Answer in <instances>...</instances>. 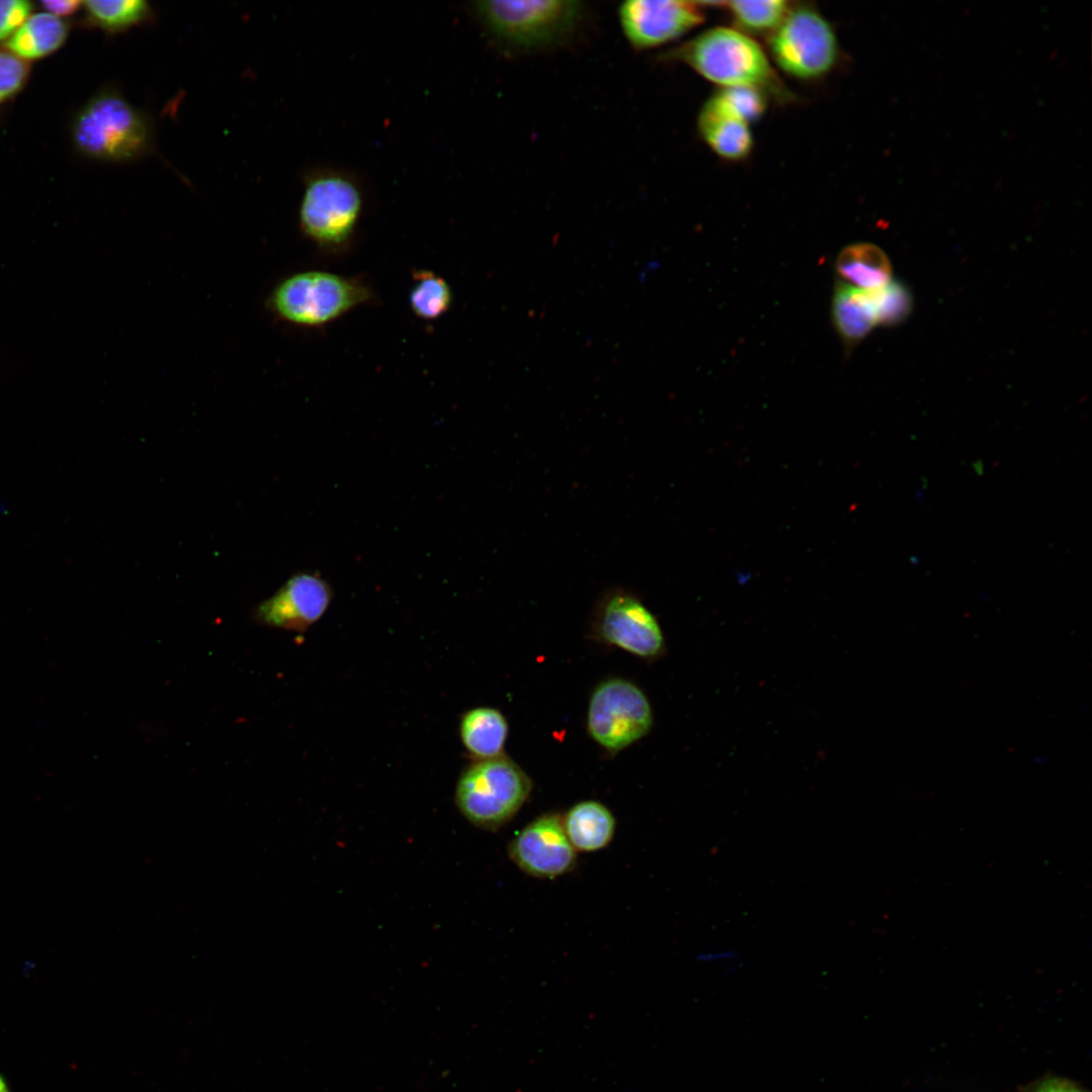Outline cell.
Instances as JSON below:
<instances>
[{"label": "cell", "mask_w": 1092, "mask_h": 1092, "mask_svg": "<svg viewBox=\"0 0 1092 1092\" xmlns=\"http://www.w3.org/2000/svg\"><path fill=\"white\" fill-rule=\"evenodd\" d=\"M471 9L487 35L510 53H534L572 36L582 20L580 1H475Z\"/></svg>", "instance_id": "1"}, {"label": "cell", "mask_w": 1092, "mask_h": 1092, "mask_svg": "<svg viewBox=\"0 0 1092 1092\" xmlns=\"http://www.w3.org/2000/svg\"><path fill=\"white\" fill-rule=\"evenodd\" d=\"M665 60L682 63L723 88L752 87L781 93L783 88L760 46L734 28L715 27L667 52Z\"/></svg>", "instance_id": "2"}, {"label": "cell", "mask_w": 1092, "mask_h": 1092, "mask_svg": "<svg viewBox=\"0 0 1092 1092\" xmlns=\"http://www.w3.org/2000/svg\"><path fill=\"white\" fill-rule=\"evenodd\" d=\"M364 205V190L356 177L336 169L312 171L304 178L300 230L316 246L340 250L355 236Z\"/></svg>", "instance_id": "3"}, {"label": "cell", "mask_w": 1092, "mask_h": 1092, "mask_svg": "<svg viewBox=\"0 0 1092 1092\" xmlns=\"http://www.w3.org/2000/svg\"><path fill=\"white\" fill-rule=\"evenodd\" d=\"M72 139L92 159L124 162L146 154L152 144L147 116L115 91L93 96L76 114Z\"/></svg>", "instance_id": "4"}, {"label": "cell", "mask_w": 1092, "mask_h": 1092, "mask_svg": "<svg viewBox=\"0 0 1092 1092\" xmlns=\"http://www.w3.org/2000/svg\"><path fill=\"white\" fill-rule=\"evenodd\" d=\"M533 789L529 776L505 754L473 760L461 772L455 804L473 825L495 830L520 811Z\"/></svg>", "instance_id": "5"}, {"label": "cell", "mask_w": 1092, "mask_h": 1092, "mask_svg": "<svg viewBox=\"0 0 1092 1092\" xmlns=\"http://www.w3.org/2000/svg\"><path fill=\"white\" fill-rule=\"evenodd\" d=\"M373 298L369 285L354 277L326 271L293 274L274 289L270 306L283 321L301 327H323Z\"/></svg>", "instance_id": "6"}, {"label": "cell", "mask_w": 1092, "mask_h": 1092, "mask_svg": "<svg viewBox=\"0 0 1092 1092\" xmlns=\"http://www.w3.org/2000/svg\"><path fill=\"white\" fill-rule=\"evenodd\" d=\"M769 51L788 75L814 80L829 73L836 63L838 44L828 20L815 8L799 5L789 9L770 33Z\"/></svg>", "instance_id": "7"}, {"label": "cell", "mask_w": 1092, "mask_h": 1092, "mask_svg": "<svg viewBox=\"0 0 1092 1092\" xmlns=\"http://www.w3.org/2000/svg\"><path fill=\"white\" fill-rule=\"evenodd\" d=\"M653 724L650 703L632 681L610 678L592 693L586 725L592 738L609 751H620L644 737Z\"/></svg>", "instance_id": "8"}, {"label": "cell", "mask_w": 1092, "mask_h": 1092, "mask_svg": "<svg viewBox=\"0 0 1092 1092\" xmlns=\"http://www.w3.org/2000/svg\"><path fill=\"white\" fill-rule=\"evenodd\" d=\"M622 31L638 51L674 40L703 22L700 2L675 0H628L619 6Z\"/></svg>", "instance_id": "9"}, {"label": "cell", "mask_w": 1092, "mask_h": 1092, "mask_svg": "<svg viewBox=\"0 0 1092 1092\" xmlns=\"http://www.w3.org/2000/svg\"><path fill=\"white\" fill-rule=\"evenodd\" d=\"M508 851L522 872L539 879L568 874L577 861V851L557 813H545L528 823L511 841Z\"/></svg>", "instance_id": "10"}, {"label": "cell", "mask_w": 1092, "mask_h": 1092, "mask_svg": "<svg viewBox=\"0 0 1092 1092\" xmlns=\"http://www.w3.org/2000/svg\"><path fill=\"white\" fill-rule=\"evenodd\" d=\"M332 598V588L321 575L296 573L256 606L253 620L262 626L304 632L323 617Z\"/></svg>", "instance_id": "11"}, {"label": "cell", "mask_w": 1092, "mask_h": 1092, "mask_svg": "<svg viewBox=\"0 0 1092 1092\" xmlns=\"http://www.w3.org/2000/svg\"><path fill=\"white\" fill-rule=\"evenodd\" d=\"M599 630L605 641L638 657L655 658L664 649L657 619L639 599L627 593H615L605 601Z\"/></svg>", "instance_id": "12"}, {"label": "cell", "mask_w": 1092, "mask_h": 1092, "mask_svg": "<svg viewBox=\"0 0 1092 1092\" xmlns=\"http://www.w3.org/2000/svg\"><path fill=\"white\" fill-rule=\"evenodd\" d=\"M698 128L704 142L723 159L743 160L752 150L753 139L748 123L718 93L704 103L698 116Z\"/></svg>", "instance_id": "13"}, {"label": "cell", "mask_w": 1092, "mask_h": 1092, "mask_svg": "<svg viewBox=\"0 0 1092 1092\" xmlns=\"http://www.w3.org/2000/svg\"><path fill=\"white\" fill-rule=\"evenodd\" d=\"M565 833L576 851L593 852L603 849L612 841L616 819L602 803L587 800L573 805L564 816Z\"/></svg>", "instance_id": "14"}, {"label": "cell", "mask_w": 1092, "mask_h": 1092, "mask_svg": "<svg viewBox=\"0 0 1092 1092\" xmlns=\"http://www.w3.org/2000/svg\"><path fill=\"white\" fill-rule=\"evenodd\" d=\"M69 26L62 19L46 11L31 14L3 44L23 61L46 58L66 42Z\"/></svg>", "instance_id": "15"}, {"label": "cell", "mask_w": 1092, "mask_h": 1092, "mask_svg": "<svg viewBox=\"0 0 1092 1092\" xmlns=\"http://www.w3.org/2000/svg\"><path fill=\"white\" fill-rule=\"evenodd\" d=\"M508 733V721L497 709L475 707L461 716L460 739L474 760L504 754Z\"/></svg>", "instance_id": "16"}, {"label": "cell", "mask_w": 1092, "mask_h": 1092, "mask_svg": "<svg viewBox=\"0 0 1092 1092\" xmlns=\"http://www.w3.org/2000/svg\"><path fill=\"white\" fill-rule=\"evenodd\" d=\"M841 282L861 290H872L891 281L889 258L879 247L870 243L852 244L838 254L835 262Z\"/></svg>", "instance_id": "17"}, {"label": "cell", "mask_w": 1092, "mask_h": 1092, "mask_svg": "<svg viewBox=\"0 0 1092 1092\" xmlns=\"http://www.w3.org/2000/svg\"><path fill=\"white\" fill-rule=\"evenodd\" d=\"M836 331L847 348L856 346L877 325L867 290L837 282L832 301Z\"/></svg>", "instance_id": "18"}, {"label": "cell", "mask_w": 1092, "mask_h": 1092, "mask_svg": "<svg viewBox=\"0 0 1092 1092\" xmlns=\"http://www.w3.org/2000/svg\"><path fill=\"white\" fill-rule=\"evenodd\" d=\"M87 17L108 32H119L145 22L152 13L143 0H90L83 2Z\"/></svg>", "instance_id": "19"}, {"label": "cell", "mask_w": 1092, "mask_h": 1092, "mask_svg": "<svg viewBox=\"0 0 1092 1092\" xmlns=\"http://www.w3.org/2000/svg\"><path fill=\"white\" fill-rule=\"evenodd\" d=\"M414 285L410 292L413 312L425 321L444 315L452 303V291L446 280L427 270L414 273Z\"/></svg>", "instance_id": "20"}, {"label": "cell", "mask_w": 1092, "mask_h": 1092, "mask_svg": "<svg viewBox=\"0 0 1092 1092\" xmlns=\"http://www.w3.org/2000/svg\"><path fill=\"white\" fill-rule=\"evenodd\" d=\"M734 22L748 32H772L787 15L790 5L783 0L730 1L725 3Z\"/></svg>", "instance_id": "21"}, {"label": "cell", "mask_w": 1092, "mask_h": 1092, "mask_svg": "<svg viewBox=\"0 0 1092 1092\" xmlns=\"http://www.w3.org/2000/svg\"><path fill=\"white\" fill-rule=\"evenodd\" d=\"M867 291L874 308L877 325H898L910 314L912 297L903 283L889 281L884 286Z\"/></svg>", "instance_id": "22"}, {"label": "cell", "mask_w": 1092, "mask_h": 1092, "mask_svg": "<svg viewBox=\"0 0 1092 1092\" xmlns=\"http://www.w3.org/2000/svg\"><path fill=\"white\" fill-rule=\"evenodd\" d=\"M727 105L747 123L754 121L765 111L763 91L752 87H729L717 92Z\"/></svg>", "instance_id": "23"}, {"label": "cell", "mask_w": 1092, "mask_h": 1092, "mask_svg": "<svg viewBox=\"0 0 1092 1092\" xmlns=\"http://www.w3.org/2000/svg\"><path fill=\"white\" fill-rule=\"evenodd\" d=\"M30 74L29 63L7 50L0 51V103L18 94Z\"/></svg>", "instance_id": "24"}, {"label": "cell", "mask_w": 1092, "mask_h": 1092, "mask_svg": "<svg viewBox=\"0 0 1092 1092\" xmlns=\"http://www.w3.org/2000/svg\"><path fill=\"white\" fill-rule=\"evenodd\" d=\"M32 10V3L26 0H0V42L4 44Z\"/></svg>", "instance_id": "25"}, {"label": "cell", "mask_w": 1092, "mask_h": 1092, "mask_svg": "<svg viewBox=\"0 0 1092 1092\" xmlns=\"http://www.w3.org/2000/svg\"><path fill=\"white\" fill-rule=\"evenodd\" d=\"M1026 1092H1087L1070 1079L1058 1076L1041 1078L1031 1085Z\"/></svg>", "instance_id": "26"}, {"label": "cell", "mask_w": 1092, "mask_h": 1092, "mask_svg": "<svg viewBox=\"0 0 1092 1092\" xmlns=\"http://www.w3.org/2000/svg\"><path fill=\"white\" fill-rule=\"evenodd\" d=\"M40 4L46 12L59 18L73 15L83 7V2L77 0L42 1Z\"/></svg>", "instance_id": "27"}, {"label": "cell", "mask_w": 1092, "mask_h": 1092, "mask_svg": "<svg viewBox=\"0 0 1092 1092\" xmlns=\"http://www.w3.org/2000/svg\"><path fill=\"white\" fill-rule=\"evenodd\" d=\"M737 957H738L737 953L734 952V951H731V950H728V951L721 950V951H717V952H712L711 954L708 956L709 960H712V961L736 959Z\"/></svg>", "instance_id": "28"}, {"label": "cell", "mask_w": 1092, "mask_h": 1092, "mask_svg": "<svg viewBox=\"0 0 1092 1092\" xmlns=\"http://www.w3.org/2000/svg\"><path fill=\"white\" fill-rule=\"evenodd\" d=\"M0 1092H10L6 1079L0 1075Z\"/></svg>", "instance_id": "29"}]
</instances>
